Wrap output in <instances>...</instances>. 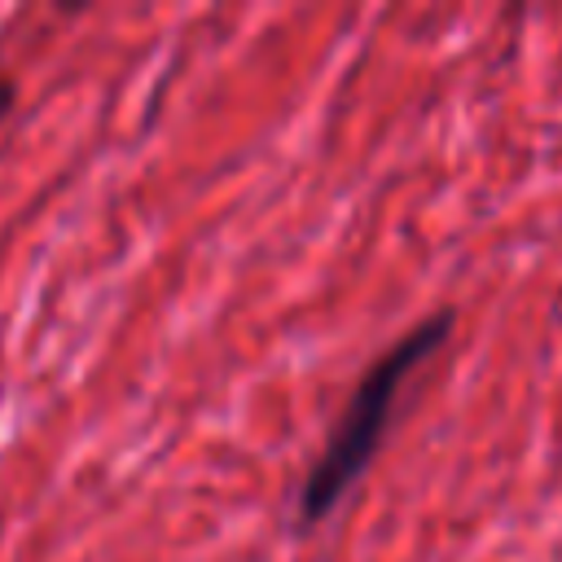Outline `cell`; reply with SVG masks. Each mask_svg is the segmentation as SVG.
<instances>
[{
	"instance_id": "6da1fadb",
	"label": "cell",
	"mask_w": 562,
	"mask_h": 562,
	"mask_svg": "<svg viewBox=\"0 0 562 562\" xmlns=\"http://www.w3.org/2000/svg\"><path fill=\"white\" fill-rule=\"evenodd\" d=\"M448 334H452V312H435L430 321L413 325L400 342H391L364 369V378L356 382L338 426L329 430L321 457L312 461V470L299 487V531L316 527L321 518H329L342 505V496L369 470V461H373V452L386 435V422H391V408H395V395H400L408 369H417Z\"/></svg>"
},
{
	"instance_id": "7a4b0ae2",
	"label": "cell",
	"mask_w": 562,
	"mask_h": 562,
	"mask_svg": "<svg viewBox=\"0 0 562 562\" xmlns=\"http://www.w3.org/2000/svg\"><path fill=\"white\" fill-rule=\"evenodd\" d=\"M13 97H18V88H13V79H4V75H0V119H4L9 110H13Z\"/></svg>"
}]
</instances>
